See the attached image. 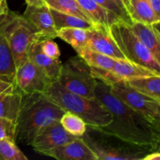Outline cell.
I'll list each match as a JSON object with an SVG mask.
<instances>
[{
  "label": "cell",
  "mask_w": 160,
  "mask_h": 160,
  "mask_svg": "<svg viewBox=\"0 0 160 160\" xmlns=\"http://www.w3.org/2000/svg\"><path fill=\"white\" fill-rule=\"evenodd\" d=\"M77 2L95 26H102L109 30L112 23L122 20L93 0H77Z\"/></svg>",
  "instance_id": "18"
},
{
  "label": "cell",
  "mask_w": 160,
  "mask_h": 160,
  "mask_svg": "<svg viewBox=\"0 0 160 160\" xmlns=\"http://www.w3.org/2000/svg\"><path fill=\"white\" fill-rule=\"evenodd\" d=\"M95 2L98 3L99 6H101L102 7H103L104 9H106V10H108L109 12H112V13L115 14L116 16L119 17L120 20H123L126 23H129L130 25L131 24V20H130L129 17L118 7V6L116 5V3L114 2L112 0H93Z\"/></svg>",
  "instance_id": "30"
},
{
  "label": "cell",
  "mask_w": 160,
  "mask_h": 160,
  "mask_svg": "<svg viewBox=\"0 0 160 160\" xmlns=\"http://www.w3.org/2000/svg\"><path fill=\"white\" fill-rule=\"evenodd\" d=\"M0 31L12 52L16 68L28 60L33 44L42 39L41 34L23 16L9 9L0 20Z\"/></svg>",
  "instance_id": "5"
},
{
  "label": "cell",
  "mask_w": 160,
  "mask_h": 160,
  "mask_svg": "<svg viewBox=\"0 0 160 160\" xmlns=\"http://www.w3.org/2000/svg\"><path fill=\"white\" fill-rule=\"evenodd\" d=\"M155 13L160 17V0H146Z\"/></svg>",
  "instance_id": "32"
},
{
  "label": "cell",
  "mask_w": 160,
  "mask_h": 160,
  "mask_svg": "<svg viewBox=\"0 0 160 160\" xmlns=\"http://www.w3.org/2000/svg\"><path fill=\"white\" fill-rule=\"evenodd\" d=\"M160 153L159 151H152L148 152L142 160H159Z\"/></svg>",
  "instance_id": "33"
},
{
  "label": "cell",
  "mask_w": 160,
  "mask_h": 160,
  "mask_svg": "<svg viewBox=\"0 0 160 160\" xmlns=\"http://www.w3.org/2000/svg\"><path fill=\"white\" fill-rule=\"evenodd\" d=\"M125 82L140 93L160 102V75L134 78Z\"/></svg>",
  "instance_id": "21"
},
{
  "label": "cell",
  "mask_w": 160,
  "mask_h": 160,
  "mask_svg": "<svg viewBox=\"0 0 160 160\" xmlns=\"http://www.w3.org/2000/svg\"><path fill=\"white\" fill-rule=\"evenodd\" d=\"M4 1V0H0V2H3Z\"/></svg>",
  "instance_id": "37"
},
{
  "label": "cell",
  "mask_w": 160,
  "mask_h": 160,
  "mask_svg": "<svg viewBox=\"0 0 160 160\" xmlns=\"http://www.w3.org/2000/svg\"><path fill=\"white\" fill-rule=\"evenodd\" d=\"M59 122L69 134L75 137H82L87 130V124L83 119L69 111H65Z\"/></svg>",
  "instance_id": "26"
},
{
  "label": "cell",
  "mask_w": 160,
  "mask_h": 160,
  "mask_svg": "<svg viewBox=\"0 0 160 160\" xmlns=\"http://www.w3.org/2000/svg\"><path fill=\"white\" fill-rule=\"evenodd\" d=\"M14 84H13V83L12 82H9V81H5V80L0 79V95H1L3 92H5L6 89L12 87Z\"/></svg>",
  "instance_id": "34"
},
{
  "label": "cell",
  "mask_w": 160,
  "mask_h": 160,
  "mask_svg": "<svg viewBox=\"0 0 160 160\" xmlns=\"http://www.w3.org/2000/svg\"><path fill=\"white\" fill-rule=\"evenodd\" d=\"M50 11H51L52 16L56 31L64 28H82V29L89 30L96 27L91 22L87 21V20L76 17V16L63 13V12L54 10L52 9H50Z\"/></svg>",
  "instance_id": "23"
},
{
  "label": "cell",
  "mask_w": 160,
  "mask_h": 160,
  "mask_svg": "<svg viewBox=\"0 0 160 160\" xmlns=\"http://www.w3.org/2000/svg\"><path fill=\"white\" fill-rule=\"evenodd\" d=\"M77 138L78 137L69 134L62 128L60 122L56 121L42 130L33 139L30 145L37 152L48 156L55 148L65 145Z\"/></svg>",
  "instance_id": "10"
},
{
  "label": "cell",
  "mask_w": 160,
  "mask_h": 160,
  "mask_svg": "<svg viewBox=\"0 0 160 160\" xmlns=\"http://www.w3.org/2000/svg\"><path fill=\"white\" fill-rule=\"evenodd\" d=\"M43 1L45 4L47 5L50 9L63 12V13L76 16L92 23V20L89 19V17L86 15L85 12L79 6L77 0H43Z\"/></svg>",
  "instance_id": "25"
},
{
  "label": "cell",
  "mask_w": 160,
  "mask_h": 160,
  "mask_svg": "<svg viewBox=\"0 0 160 160\" xmlns=\"http://www.w3.org/2000/svg\"><path fill=\"white\" fill-rule=\"evenodd\" d=\"M82 139L98 160H142L151 150L87 126Z\"/></svg>",
  "instance_id": "4"
},
{
  "label": "cell",
  "mask_w": 160,
  "mask_h": 160,
  "mask_svg": "<svg viewBox=\"0 0 160 160\" xmlns=\"http://www.w3.org/2000/svg\"><path fill=\"white\" fill-rule=\"evenodd\" d=\"M109 34L126 59L160 73V62L138 38L129 23L123 20L112 23Z\"/></svg>",
  "instance_id": "6"
},
{
  "label": "cell",
  "mask_w": 160,
  "mask_h": 160,
  "mask_svg": "<svg viewBox=\"0 0 160 160\" xmlns=\"http://www.w3.org/2000/svg\"><path fill=\"white\" fill-rule=\"evenodd\" d=\"M56 81L69 92L86 98H95L97 80L92 75L90 66L79 55L62 64Z\"/></svg>",
  "instance_id": "7"
},
{
  "label": "cell",
  "mask_w": 160,
  "mask_h": 160,
  "mask_svg": "<svg viewBox=\"0 0 160 160\" xmlns=\"http://www.w3.org/2000/svg\"><path fill=\"white\" fill-rule=\"evenodd\" d=\"M28 6H42L45 4L43 0H25Z\"/></svg>",
  "instance_id": "36"
},
{
  "label": "cell",
  "mask_w": 160,
  "mask_h": 160,
  "mask_svg": "<svg viewBox=\"0 0 160 160\" xmlns=\"http://www.w3.org/2000/svg\"><path fill=\"white\" fill-rule=\"evenodd\" d=\"M89 30L75 28H61L56 31V37L68 43L77 51L87 45Z\"/></svg>",
  "instance_id": "22"
},
{
  "label": "cell",
  "mask_w": 160,
  "mask_h": 160,
  "mask_svg": "<svg viewBox=\"0 0 160 160\" xmlns=\"http://www.w3.org/2000/svg\"><path fill=\"white\" fill-rule=\"evenodd\" d=\"M128 14L131 22H142L148 24L160 23V17L155 13L146 0H129Z\"/></svg>",
  "instance_id": "20"
},
{
  "label": "cell",
  "mask_w": 160,
  "mask_h": 160,
  "mask_svg": "<svg viewBox=\"0 0 160 160\" xmlns=\"http://www.w3.org/2000/svg\"><path fill=\"white\" fill-rule=\"evenodd\" d=\"M110 70L118 82L143 77L160 75V73H156L151 69L134 63L128 59H117Z\"/></svg>",
  "instance_id": "16"
},
{
  "label": "cell",
  "mask_w": 160,
  "mask_h": 160,
  "mask_svg": "<svg viewBox=\"0 0 160 160\" xmlns=\"http://www.w3.org/2000/svg\"><path fill=\"white\" fill-rule=\"evenodd\" d=\"M0 139H8L16 142V122L0 117Z\"/></svg>",
  "instance_id": "28"
},
{
  "label": "cell",
  "mask_w": 160,
  "mask_h": 160,
  "mask_svg": "<svg viewBox=\"0 0 160 160\" xmlns=\"http://www.w3.org/2000/svg\"><path fill=\"white\" fill-rule=\"evenodd\" d=\"M41 51L47 56L52 59H59L60 51L57 44L52 38H44L40 40Z\"/></svg>",
  "instance_id": "29"
},
{
  "label": "cell",
  "mask_w": 160,
  "mask_h": 160,
  "mask_svg": "<svg viewBox=\"0 0 160 160\" xmlns=\"http://www.w3.org/2000/svg\"><path fill=\"white\" fill-rule=\"evenodd\" d=\"M52 81L30 59L16 69L15 84L23 94L44 93Z\"/></svg>",
  "instance_id": "9"
},
{
  "label": "cell",
  "mask_w": 160,
  "mask_h": 160,
  "mask_svg": "<svg viewBox=\"0 0 160 160\" xmlns=\"http://www.w3.org/2000/svg\"><path fill=\"white\" fill-rule=\"evenodd\" d=\"M112 1L130 18L129 14H128V10H129V0H112Z\"/></svg>",
  "instance_id": "31"
},
{
  "label": "cell",
  "mask_w": 160,
  "mask_h": 160,
  "mask_svg": "<svg viewBox=\"0 0 160 160\" xmlns=\"http://www.w3.org/2000/svg\"><path fill=\"white\" fill-rule=\"evenodd\" d=\"M48 156L58 160H98L81 137L57 147Z\"/></svg>",
  "instance_id": "13"
},
{
  "label": "cell",
  "mask_w": 160,
  "mask_h": 160,
  "mask_svg": "<svg viewBox=\"0 0 160 160\" xmlns=\"http://www.w3.org/2000/svg\"><path fill=\"white\" fill-rule=\"evenodd\" d=\"M95 94V98L110 111L112 117L108 125L95 128L133 145L159 151V128L128 107L111 93L109 86L98 80Z\"/></svg>",
  "instance_id": "1"
},
{
  "label": "cell",
  "mask_w": 160,
  "mask_h": 160,
  "mask_svg": "<svg viewBox=\"0 0 160 160\" xmlns=\"http://www.w3.org/2000/svg\"><path fill=\"white\" fill-rule=\"evenodd\" d=\"M86 47L116 59H126L109 34V30L96 26L89 30Z\"/></svg>",
  "instance_id": "12"
},
{
  "label": "cell",
  "mask_w": 160,
  "mask_h": 160,
  "mask_svg": "<svg viewBox=\"0 0 160 160\" xmlns=\"http://www.w3.org/2000/svg\"><path fill=\"white\" fill-rule=\"evenodd\" d=\"M76 52H78V55L83 58L91 67L94 68L111 70L117 60L116 59L109 57L106 55L93 51L87 47L80 48Z\"/></svg>",
  "instance_id": "24"
},
{
  "label": "cell",
  "mask_w": 160,
  "mask_h": 160,
  "mask_svg": "<svg viewBox=\"0 0 160 160\" xmlns=\"http://www.w3.org/2000/svg\"><path fill=\"white\" fill-rule=\"evenodd\" d=\"M9 11V8H8L7 3H6V0H4L3 2H0V20Z\"/></svg>",
  "instance_id": "35"
},
{
  "label": "cell",
  "mask_w": 160,
  "mask_h": 160,
  "mask_svg": "<svg viewBox=\"0 0 160 160\" xmlns=\"http://www.w3.org/2000/svg\"><path fill=\"white\" fill-rule=\"evenodd\" d=\"M23 94L16 84L0 95V117L15 121L19 115Z\"/></svg>",
  "instance_id": "17"
},
{
  "label": "cell",
  "mask_w": 160,
  "mask_h": 160,
  "mask_svg": "<svg viewBox=\"0 0 160 160\" xmlns=\"http://www.w3.org/2000/svg\"><path fill=\"white\" fill-rule=\"evenodd\" d=\"M40 41L32 45L28 53V59L40 68L52 81H56L59 77L62 63L59 59H52L44 54L40 48Z\"/></svg>",
  "instance_id": "15"
},
{
  "label": "cell",
  "mask_w": 160,
  "mask_h": 160,
  "mask_svg": "<svg viewBox=\"0 0 160 160\" xmlns=\"http://www.w3.org/2000/svg\"><path fill=\"white\" fill-rule=\"evenodd\" d=\"M109 91L128 107L160 128L159 101L134 90L125 81H120L109 86Z\"/></svg>",
  "instance_id": "8"
},
{
  "label": "cell",
  "mask_w": 160,
  "mask_h": 160,
  "mask_svg": "<svg viewBox=\"0 0 160 160\" xmlns=\"http://www.w3.org/2000/svg\"><path fill=\"white\" fill-rule=\"evenodd\" d=\"M23 17L41 34L42 39L56 38V29L49 7L47 5L28 6L25 9Z\"/></svg>",
  "instance_id": "11"
},
{
  "label": "cell",
  "mask_w": 160,
  "mask_h": 160,
  "mask_svg": "<svg viewBox=\"0 0 160 160\" xmlns=\"http://www.w3.org/2000/svg\"><path fill=\"white\" fill-rule=\"evenodd\" d=\"M65 111L45 93L23 94L16 120V142L30 145L45 127L59 121Z\"/></svg>",
  "instance_id": "2"
},
{
  "label": "cell",
  "mask_w": 160,
  "mask_h": 160,
  "mask_svg": "<svg viewBox=\"0 0 160 160\" xmlns=\"http://www.w3.org/2000/svg\"><path fill=\"white\" fill-rule=\"evenodd\" d=\"M15 142L0 139V160H28Z\"/></svg>",
  "instance_id": "27"
},
{
  "label": "cell",
  "mask_w": 160,
  "mask_h": 160,
  "mask_svg": "<svg viewBox=\"0 0 160 160\" xmlns=\"http://www.w3.org/2000/svg\"><path fill=\"white\" fill-rule=\"evenodd\" d=\"M131 28L138 38L160 62L159 23H148L132 21Z\"/></svg>",
  "instance_id": "14"
},
{
  "label": "cell",
  "mask_w": 160,
  "mask_h": 160,
  "mask_svg": "<svg viewBox=\"0 0 160 160\" xmlns=\"http://www.w3.org/2000/svg\"><path fill=\"white\" fill-rule=\"evenodd\" d=\"M44 93L64 111H69L83 119L87 126L100 128L112 121L110 111L96 98H86L63 88L53 81Z\"/></svg>",
  "instance_id": "3"
},
{
  "label": "cell",
  "mask_w": 160,
  "mask_h": 160,
  "mask_svg": "<svg viewBox=\"0 0 160 160\" xmlns=\"http://www.w3.org/2000/svg\"><path fill=\"white\" fill-rule=\"evenodd\" d=\"M16 69L12 52L0 31V79L15 84Z\"/></svg>",
  "instance_id": "19"
}]
</instances>
